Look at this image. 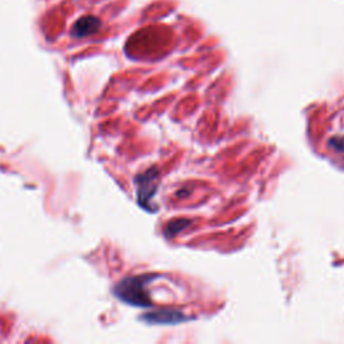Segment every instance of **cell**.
Wrapping results in <instances>:
<instances>
[{
  "label": "cell",
  "instance_id": "cell-3",
  "mask_svg": "<svg viewBox=\"0 0 344 344\" xmlns=\"http://www.w3.org/2000/svg\"><path fill=\"white\" fill-rule=\"evenodd\" d=\"M325 148L333 156L344 160V113H339L336 117V124L332 129H329Z\"/></svg>",
  "mask_w": 344,
  "mask_h": 344
},
{
  "label": "cell",
  "instance_id": "cell-5",
  "mask_svg": "<svg viewBox=\"0 0 344 344\" xmlns=\"http://www.w3.org/2000/svg\"><path fill=\"white\" fill-rule=\"evenodd\" d=\"M144 319H147L151 323H174V321H179V320H184V316H179L175 312H159V313H152L145 316Z\"/></svg>",
  "mask_w": 344,
  "mask_h": 344
},
{
  "label": "cell",
  "instance_id": "cell-2",
  "mask_svg": "<svg viewBox=\"0 0 344 344\" xmlns=\"http://www.w3.org/2000/svg\"><path fill=\"white\" fill-rule=\"evenodd\" d=\"M157 172L155 170H149L144 174L136 176V188H137V200L143 207L148 208L151 204V199L155 195L157 188Z\"/></svg>",
  "mask_w": 344,
  "mask_h": 344
},
{
  "label": "cell",
  "instance_id": "cell-1",
  "mask_svg": "<svg viewBox=\"0 0 344 344\" xmlns=\"http://www.w3.org/2000/svg\"><path fill=\"white\" fill-rule=\"evenodd\" d=\"M152 276H137L125 278L115 286V294L129 305L148 308L152 305L147 286L151 284Z\"/></svg>",
  "mask_w": 344,
  "mask_h": 344
},
{
  "label": "cell",
  "instance_id": "cell-4",
  "mask_svg": "<svg viewBox=\"0 0 344 344\" xmlns=\"http://www.w3.org/2000/svg\"><path fill=\"white\" fill-rule=\"evenodd\" d=\"M101 26L100 19L96 17H85L81 18L80 21H77V23L73 27V35L76 38H85L89 35L97 33V30Z\"/></svg>",
  "mask_w": 344,
  "mask_h": 344
}]
</instances>
